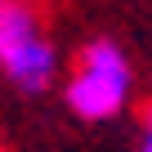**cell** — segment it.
I'll return each instance as SVG.
<instances>
[{"label": "cell", "mask_w": 152, "mask_h": 152, "mask_svg": "<svg viewBox=\"0 0 152 152\" xmlns=\"http://www.w3.org/2000/svg\"><path fill=\"white\" fill-rule=\"evenodd\" d=\"M54 45L36 36V18L18 5H0V67L14 85L40 94L54 76Z\"/></svg>", "instance_id": "cell-2"}, {"label": "cell", "mask_w": 152, "mask_h": 152, "mask_svg": "<svg viewBox=\"0 0 152 152\" xmlns=\"http://www.w3.org/2000/svg\"><path fill=\"white\" fill-rule=\"evenodd\" d=\"M0 5H5V0H0Z\"/></svg>", "instance_id": "cell-4"}, {"label": "cell", "mask_w": 152, "mask_h": 152, "mask_svg": "<svg viewBox=\"0 0 152 152\" xmlns=\"http://www.w3.org/2000/svg\"><path fill=\"white\" fill-rule=\"evenodd\" d=\"M125 94H130V67H125L121 49L112 40L85 45L81 72H76L72 85H67L72 112L85 116V121H107V116H116L125 107Z\"/></svg>", "instance_id": "cell-1"}, {"label": "cell", "mask_w": 152, "mask_h": 152, "mask_svg": "<svg viewBox=\"0 0 152 152\" xmlns=\"http://www.w3.org/2000/svg\"><path fill=\"white\" fill-rule=\"evenodd\" d=\"M143 152H152V112H148V148Z\"/></svg>", "instance_id": "cell-3"}]
</instances>
